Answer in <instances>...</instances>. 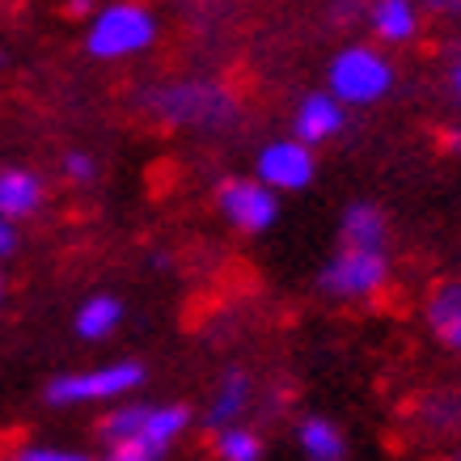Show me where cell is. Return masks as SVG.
Wrapping results in <instances>:
<instances>
[{
	"mask_svg": "<svg viewBox=\"0 0 461 461\" xmlns=\"http://www.w3.org/2000/svg\"><path fill=\"white\" fill-rule=\"evenodd\" d=\"M250 402H254L250 377H246L241 368H229V373H221V381L212 385L208 406H203V423H208L212 432L233 428V423H246V411H250Z\"/></svg>",
	"mask_w": 461,
	"mask_h": 461,
	"instance_id": "cell-8",
	"label": "cell"
},
{
	"mask_svg": "<svg viewBox=\"0 0 461 461\" xmlns=\"http://www.w3.org/2000/svg\"><path fill=\"white\" fill-rule=\"evenodd\" d=\"M153 114L174 119V123H216L233 114V102L216 85H174L153 102Z\"/></svg>",
	"mask_w": 461,
	"mask_h": 461,
	"instance_id": "cell-7",
	"label": "cell"
},
{
	"mask_svg": "<svg viewBox=\"0 0 461 461\" xmlns=\"http://www.w3.org/2000/svg\"><path fill=\"white\" fill-rule=\"evenodd\" d=\"M330 98L348 111V106H373L393 89V64L381 56L377 47H343L330 59Z\"/></svg>",
	"mask_w": 461,
	"mask_h": 461,
	"instance_id": "cell-3",
	"label": "cell"
},
{
	"mask_svg": "<svg viewBox=\"0 0 461 461\" xmlns=\"http://www.w3.org/2000/svg\"><path fill=\"white\" fill-rule=\"evenodd\" d=\"M157 42V17L136 0H111L98 5L85 30V51L94 59H127L140 56Z\"/></svg>",
	"mask_w": 461,
	"mask_h": 461,
	"instance_id": "cell-2",
	"label": "cell"
},
{
	"mask_svg": "<svg viewBox=\"0 0 461 461\" xmlns=\"http://www.w3.org/2000/svg\"><path fill=\"white\" fill-rule=\"evenodd\" d=\"M42 199H47V191H42L39 174H30V169H22V166L0 169V216L9 224L30 221V216L42 208Z\"/></svg>",
	"mask_w": 461,
	"mask_h": 461,
	"instance_id": "cell-11",
	"label": "cell"
},
{
	"mask_svg": "<svg viewBox=\"0 0 461 461\" xmlns=\"http://www.w3.org/2000/svg\"><path fill=\"white\" fill-rule=\"evenodd\" d=\"M343 123H348V114H343V106L330 94H305L293 114V140L313 149V144L335 140L339 131H343Z\"/></svg>",
	"mask_w": 461,
	"mask_h": 461,
	"instance_id": "cell-9",
	"label": "cell"
},
{
	"mask_svg": "<svg viewBox=\"0 0 461 461\" xmlns=\"http://www.w3.org/2000/svg\"><path fill=\"white\" fill-rule=\"evenodd\" d=\"M453 89H457V94H461V64H457V68H453Z\"/></svg>",
	"mask_w": 461,
	"mask_h": 461,
	"instance_id": "cell-23",
	"label": "cell"
},
{
	"mask_svg": "<svg viewBox=\"0 0 461 461\" xmlns=\"http://www.w3.org/2000/svg\"><path fill=\"white\" fill-rule=\"evenodd\" d=\"M216 208L238 233H250V238L267 233L280 221V195L267 191L258 178H224L216 186Z\"/></svg>",
	"mask_w": 461,
	"mask_h": 461,
	"instance_id": "cell-5",
	"label": "cell"
},
{
	"mask_svg": "<svg viewBox=\"0 0 461 461\" xmlns=\"http://www.w3.org/2000/svg\"><path fill=\"white\" fill-rule=\"evenodd\" d=\"M448 461H461V448H457V453H453V457H448Z\"/></svg>",
	"mask_w": 461,
	"mask_h": 461,
	"instance_id": "cell-24",
	"label": "cell"
},
{
	"mask_svg": "<svg viewBox=\"0 0 461 461\" xmlns=\"http://www.w3.org/2000/svg\"><path fill=\"white\" fill-rule=\"evenodd\" d=\"M385 238H390V224H385V212L368 199H356L343 208L339 216V246L343 250H385Z\"/></svg>",
	"mask_w": 461,
	"mask_h": 461,
	"instance_id": "cell-10",
	"label": "cell"
},
{
	"mask_svg": "<svg viewBox=\"0 0 461 461\" xmlns=\"http://www.w3.org/2000/svg\"><path fill=\"white\" fill-rule=\"evenodd\" d=\"M149 381V368L140 360H111L77 373H59L47 381L42 398L51 406H98V402H127Z\"/></svg>",
	"mask_w": 461,
	"mask_h": 461,
	"instance_id": "cell-1",
	"label": "cell"
},
{
	"mask_svg": "<svg viewBox=\"0 0 461 461\" xmlns=\"http://www.w3.org/2000/svg\"><path fill=\"white\" fill-rule=\"evenodd\" d=\"M119 326H123V301L114 293L85 296L81 305H77V313H72V330H77V339H85V343H102V339H111Z\"/></svg>",
	"mask_w": 461,
	"mask_h": 461,
	"instance_id": "cell-13",
	"label": "cell"
},
{
	"mask_svg": "<svg viewBox=\"0 0 461 461\" xmlns=\"http://www.w3.org/2000/svg\"><path fill=\"white\" fill-rule=\"evenodd\" d=\"M390 284L385 250H343L339 246L318 271V288L335 301H373Z\"/></svg>",
	"mask_w": 461,
	"mask_h": 461,
	"instance_id": "cell-4",
	"label": "cell"
},
{
	"mask_svg": "<svg viewBox=\"0 0 461 461\" xmlns=\"http://www.w3.org/2000/svg\"><path fill=\"white\" fill-rule=\"evenodd\" d=\"M428 330H432L448 351L461 356V284H440L432 296H428Z\"/></svg>",
	"mask_w": 461,
	"mask_h": 461,
	"instance_id": "cell-14",
	"label": "cell"
},
{
	"mask_svg": "<svg viewBox=\"0 0 461 461\" xmlns=\"http://www.w3.org/2000/svg\"><path fill=\"white\" fill-rule=\"evenodd\" d=\"M64 178L77 182V186H94L98 182V161L89 153H68L64 157Z\"/></svg>",
	"mask_w": 461,
	"mask_h": 461,
	"instance_id": "cell-18",
	"label": "cell"
},
{
	"mask_svg": "<svg viewBox=\"0 0 461 461\" xmlns=\"http://www.w3.org/2000/svg\"><path fill=\"white\" fill-rule=\"evenodd\" d=\"M296 448H301V461H348L351 453L348 432L326 415H305L296 423Z\"/></svg>",
	"mask_w": 461,
	"mask_h": 461,
	"instance_id": "cell-12",
	"label": "cell"
},
{
	"mask_svg": "<svg viewBox=\"0 0 461 461\" xmlns=\"http://www.w3.org/2000/svg\"><path fill=\"white\" fill-rule=\"evenodd\" d=\"M14 461H94V457L68 445H39V440H30V445H22L14 453Z\"/></svg>",
	"mask_w": 461,
	"mask_h": 461,
	"instance_id": "cell-17",
	"label": "cell"
},
{
	"mask_svg": "<svg viewBox=\"0 0 461 461\" xmlns=\"http://www.w3.org/2000/svg\"><path fill=\"white\" fill-rule=\"evenodd\" d=\"M5 293H9V280H5V271H0V305H5Z\"/></svg>",
	"mask_w": 461,
	"mask_h": 461,
	"instance_id": "cell-22",
	"label": "cell"
},
{
	"mask_svg": "<svg viewBox=\"0 0 461 461\" xmlns=\"http://www.w3.org/2000/svg\"><path fill=\"white\" fill-rule=\"evenodd\" d=\"M445 144H448V149H453V153H461V131H453V136H448Z\"/></svg>",
	"mask_w": 461,
	"mask_h": 461,
	"instance_id": "cell-21",
	"label": "cell"
},
{
	"mask_svg": "<svg viewBox=\"0 0 461 461\" xmlns=\"http://www.w3.org/2000/svg\"><path fill=\"white\" fill-rule=\"evenodd\" d=\"M368 26L377 34L381 42H411L415 39V30H420V14H415V5L411 0H373V9H368Z\"/></svg>",
	"mask_w": 461,
	"mask_h": 461,
	"instance_id": "cell-15",
	"label": "cell"
},
{
	"mask_svg": "<svg viewBox=\"0 0 461 461\" xmlns=\"http://www.w3.org/2000/svg\"><path fill=\"white\" fill-rule=\"evenodd\" d=\"M254 178L263 182L267 191H276V195L305 191L309 182L318 178V157H313L309 144L284 136V140H271L258 149V157H254Z\"/></svg>",
	"mask_w": 461,
	"mask_h": 461,
	"instance_id": "cell-6",
	"label": "cell"
},
{
	"mask_svg": "<svg viewBox=\"0 0 461 461\" xmlns=\"http://www.w3.org/2000/svg\"><path fill=\"white\" fill-rule=\"evenodd\" d=\"M14 250H17V229L0 216V258H9Z\"/></svg>",
	"mask_w": 461,
	"mask_h": 461,
	"instance_id": "cell-19",
	"label": "cell"
},
{
	"mask_svg": "<svg viewBox=\"0 0 461 461\" xmlns=\"http://www.w3.org/2000/svg\"><path fill=\"white\" fill-rule=\"evenodd\" d=\"M212 453H216V461H263L267 440L250 423H233V428L212 432Z\"/></svg>",
	"mask_w": 461,
	"mask_h": 461,
	"instance_id": "cell-16",
	"label": "cell"
},
{
	"mask_svg": "<svg viewBox=\"0 0 461 461\" xmlns=\"http://www.w3.org/2000/svg\"><path fill=\"white\" fill-rule=\"evenodd\" d=\"M0 461H14V457H0Z\"/></svg>",
	"mask_w": 461,
	"mask_h": 461,
	"instance_id": "cell-25",
	"label": "cell"
},
{
	"mask_svg": "<svg viewBox=\"0 0 461 461\" xmlns=\"http://www.w3.org/2000/svg\"><path fill=\"white\" fill-rule=\"evenodd\" d=\"M64 9H68V17H94L98 14V5H94V0H68Z\"/></svg>",
	"mask_w": 461,
	"mask_h": 461,
	"instance_id": "cell-20",
	"label": "cell"
}]
</instances>
